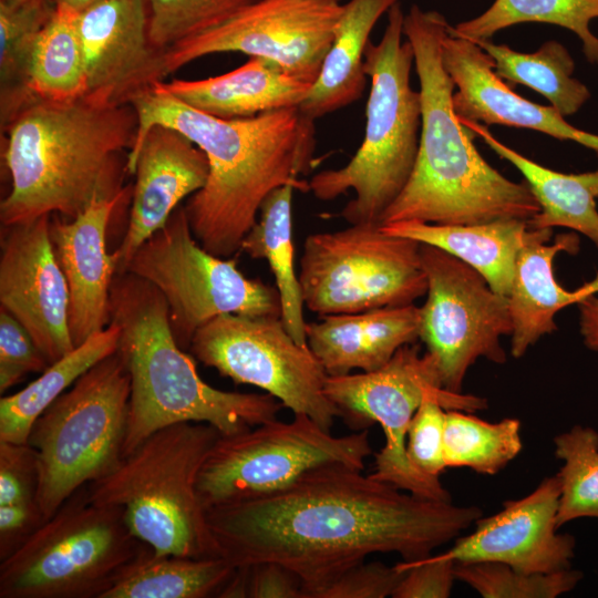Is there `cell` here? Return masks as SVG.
<instances>
[{"label": "cell", "mask_w": 598, "mask_h": 598, "mask_svg": "<svg viewBox=\"0 0 598 598\" xmlns=\"http://www.w3.org/2000/svg\"><path fill=\"white\" fill-rule=\"evenodd\" d=\"M131 105L138 120L132 148L152 126L164 125L205 153L206 184L184 207L195 238L213 255L228 258L240 250L262 202L276 188L290 184L309 192V182L300 176L313 167L316 127L299 107L220 118L187 105L158 82Z\"/></svg>", "instance_id": "obj_2"}, {"label": "cell", "mask_w": 598, "mask_h": 598, "mask_svg": "<svg viewBox=\"0 0 598 598\" xmlns=\"http://www.w3.org/2000/svg\"><path fill=\"white\" fill-rule=\"evenodd\" d=\"M372 453L367 430L333 436L306 414L220 435L198 475L205 511L281 491L305 473L330 464L364 468Z\"/></svg>", "instance_id": "obj_13"}, {"label": "cell", "mask_w": 598, "mask_h": 598, "mask_svg": "<svg viewBox=\"0 0 598 598\" xmlns=\"http://www.w3.org/2000/svg\"><path fill=\"white\" fill-rule=\"evenodd\" d=\"M188 350L223 377L262 389L327 431L342 417L324 393L328 375L321 363L308 344L289 334L280 317L218 316L196 331Z\"/></svg>", "instance_id": "obj_14"}, {"label": "cell", "mask_w": 598, "mask_h": 598, "mask_svg": "<svg viewBox=\"0 0 598 598\" xmlns=\"http://www.w3.org/2000/svg\"><path fill=\"white\" fill-rule=\"evenodd\" d=\"M343 464L313 468L288 487L206 511L219 556L235 567L272 561L318 598L374 553L429 557L482 516L477 506L417 497Z\"/></svg>", "instance_id": "obj_1"}, {"label": "cell", "mask_w": 598, "mask_h": 598, "mask_svg": "<svg viewBox=\"0 0 598 598\" xmlns=\"http://www.w3.org/2000/svg\"><path fill=\"white\" fill-rule=\"evenodd\" d=\"M420 307L414 303L355 313L320 317L307 322V344L328 377L359 369L371 372L419 339Z\"/></svg>", "instance_id": "obj_23"}, {"label": "cell", "mask_w": 598, "mask_h": 598, "mask_svg": "<svg viewBox=\"0 0 598 598\" xmlns=\"http://www.w3.org/2000/svg\"><path fill=\"white\" fill-rule=\"evenodd\" d=\"M255 0H146L151 43L166 50L205 32Z\"/></svg>", "instance_id": "obj_39"}, {"label": "cell", "mask_w": 598, "mask_h": 598, "mask_svg": "<svg viewBox=\"0 0 598 598\" xmlns=\"http://www.w3.org/2000/svg\"><path fill=\"white\" fill-rule=\"evenodd\" d=\"M560 482L544 478L528 495L506 501L494 515L480 517L475 529L455 538L435 559L455 563L494 561L527 574L571 568L575 537L558 533Z\"/></svg>", "instance_id": "obj_19"}, {"label": "cell", "mask_w": 598, "mask_h": 598, "mask_svg": "<svg viewBox=\"0 0 598 598\" xmlns=\"http://www.w3.org/2000/svg\"><path fill=\"white\" fill-rule=\"evenodd\" d=\"M49 228V215L3 226L0 305L28 330L52 363L75 347L69 329V288Z\"/></svg>", "instance_id": "obj_17"}, {"label": "cell", "mask_w": 598, "mask_h": 598, "mask_svg": "<svg viewBox=\"0 0 598 598\" xmlns=\"http://www.w3.org/2000/svg\"><path fill=\"white\" fill-rule=\"evenodd\" d=\"M235 569L221 556H157L150 548L102 598L219 597Z\"/></svg>", "instance_id": "obj_31"}, {"label": "cell", "mask_w": 598, "mask_h": 598, "mask_svg": "<svg viewBox=\"0 0 598 598\" xmlns=\"http://www.w3.org/2000/svg\"><path fill=\"white\" fill-rule=\"evenodd\" d=\"M158 85L187 105L227 120L299 107L312 86L275 62L258 56H250L239 68L221 75L159 81Z\"/></svg>", "instance_id": "obj_25"}, {"label": "cell", "mask_w": 598, "mask_h": 598, "mask_svg": "<svg viewBox=\"0 0 598 598\" xmlns=\"http://www.w3.org/2000/svg\"><path fill=\"white\" fill-rule=\"evenodd\" d=\"M4 1H8V2H19V1H22V0H4Z\"/></svg>", "instance_id": "obj_49"}, {"label": "cell", "mask_w": 598, "mask_h": 598, "mask_svg": "<svg viewBox=\"0 0 598 598\" xmlns=\"http://www.w3.org/2000/svg\"><path fill=\"white\" fill-rule=\"evenodd\" d=\"M220 435L203 422L162 427L110 474L90 483L89 497L122 507L131 532L157 556H219L198 497L197 480Z\"/></svg>", "instance_id": "obj_7"}, {"label": "cell", "mask_w": 598, "mask_h": 598, "mask_svg": "<svg viewBox=\"0 0 598 598\" xmlns=\"http://www.w3.org/2000/svg\"><path fill=\"white\" fill-rule=\"evenodd\" d=\"M39 465L28 443L0 441V505L38 503Z\"/></svg>", "instance_id": "obj_43"}, {"label": "cell", "mask_w": 598, "mask_h": 598, "mask_svg": "<svg viewBox=\"0 0 598 598\" xmlns=\"http://www.w3.org/2000/svg\"><path fill=\"white\" fill-rule=\"evenodd\" d=\"M520 422L506 417L484 421L472 412L446 410L444 458L447 467H468L476 473L495 475L522 451Z\"/></svg>", "instance_id": "obj_35"}, {"label": "cell", "mask_w": 598, "mask_h": 598, "mask_svg": "<svg viewBox=\"0 0 598 598\" xmlns=\"http://www.w3.org/2000/svg\"><path fill=\"white\" fill-rule=\"evenodd\" d=\"M400 0H350L334 28L320 73L299 110L317 118L358 101L367 84L364 51L378 20Z\"/></svg>", "instance_id": "obj_28"}, {"label": "cell", "mask_w": 598, "mask_h": 598, "mask_svg": "<svg viewBox=\"0 0 598 598\" xmlns=\"http://www.w3.org/2000/svg\"><path fill=\"white\" fill-rule=\"evenodd\" d=\"M130 373L117 351L82 374L34 422L28 439L39 465L38 504L48 520L79 488L123 458Z\"/></svg>", "instance_id": "obj_9"}, {"label": "cell", "mask_w": 598, "mask_h": 598, "mask_svg": "<svg viewBox=\"0 0 598 598\" xmlns=\"http://www.w3.org/2000/svg\"><path fill=\"white\" fill-rule=\"evenodd\" d=\"M473 42L491 56L502 80L535 90L563 116L578 112L590 97L588 87L573 78L575 62L570 53L555 40L546 41L534 53L516 52L489 39Z\"/></svg>", "instance_id": "obj_32"}, {"label": "cell", "mask_w": 598, "mask_h": 598, "mask_svg": "<svg viewBox=\"0 0 598 598\" xmlns=\"http://www.w3.org/2000/svg\"><path fill=\"white\" fill-rule=\"evenodd\" d=\"M109 308L120 331L116 351L131 378L123 457L174 423H208L231 435L277 419L283 405L272 395L223 391L199 377L175 340L165 298L151 282L115 274Z\"/></svg>", "instance_id": "obj_5"}, {"label": "cell", "mask_w": 598, "mask_h": 598, "mask_svg": "<svg viewBox=\"0 0 598 598\" xmlns=\"http://www.w3.org/2000/svg\"><path fill=\"white\" fill-rule=\"evenodd\" d=\"M123 199L97 200L75 218H50L52 247L69 288V329L74 347L110 322L116 265L107 252L106 236Z\"/></svg>", "instance_id": "obj_22"}, {"label": "cell", "mask_w": 598, "mask_h": 598, "mask_svg": "<svg viewBox=\"0 0 598 598\" xmlns=\"http://www.w3.org/2000/svg\"><path fill=\"white\" fill-rule=\"evenodd\" d=\"M381 228L392 235L440 248L478 271L507 297L520 249L536 234L527 220L498 219L468 225L399 220Z\"/></svg>", "instance_id": "obj_26"}, {"label": "cell", "mask_w": 598, "mask_h": 598, "mask_svg": "<svg viewBox=\"0 0 598 598\" xmlns=\"http://www.w3.org/2000/svg\"><path fill=\"white\" fill-rule=\"evenodd\" d=\"M443 403L426 398L414 413L406 434V454L413 466L425 475L440 477L447 468L444 458Z\"/></svg>", "instance_id": "obj_40"}, {"label": "cell", "mask_w": 598, "mask_h": 598, "mask_svg": "<svg viewBox=\"0 0 598 598\" xmlns=\"http://www.w3.org/2000/svg\"><path fill=\"white\" fill-rule=\"evenodd\" d=\"M551 228L536 229L535 236L520 249L511 286L508 309L512 320L511 354L522 358L544 336L557 329L555 316L587 296L581 288L569 291L554 275V259L579 249L575 234H560L553 244Z\"/></svg>", "instance_id": "obj_24"}, {"label": "cell", "mask_w": 598, "mask_h": 598, "mask_svg": "<svg viewBox=\"0 0 598 598\" xmlns=\"http://www.w3.org/2000/svg\"><path fill=\"white\" fill-rule=\"evenodd\" d=\"M342 4L329 0H255L220 24L164 50L167 75L205 55L241 52L313 84Z\"/></svg>", "instance_id": "obj_16"}, {"label": "cell", "mask_w": 598, "mask_h": 598, "mask_svg": "<svg viewBox=\"0 0 598 598\" xmlns=\"http://www.w3.org/2000/svg\"><path fill=\"white\" fill-rule=\"evenodd\" d=\"M598 18V0H495L480 16L448 25L450 35L468 40L491 39L496 32L519 23L559 25L577 34L585 58L598 65V38L589 29Z\"/></svg>", "instance_id": "obj_34"}, {"label": "cell", "mask_w": 598, "mask_h": 598, "mask_svg": "<svg viewBox=\"0 0 598 598\" xmlns=\"http://www.w3.org/2000/svg\"><path fill=\"white\" fill-rule=\"evenodd\" d=\"M126 169L135 175L128 225L112 254L116 274L135 251L168 220L181 202L204 187L208 177L205 153L178 131L152 126L130 150Z\"/></svg>", "instance_id": "obj_20"}, {"label": "cell", "mask_w": 598, "mask_h": 598, "mask_svg": "<svg viewBox=\"0 0 598 598\" xmlns=\"http://www.w3.org/2000/svg\"><path fill=\"white\" fill-rule=\"evenodd\" d=\"M55 6H66L75 11H82L85 8L93 6L103 0H52Z\"/></svg>", "instance_id": "obj_48"}, {"label": "cell", "mask_w": 598, "mask_h": 598, "mask_svg": "<svg viewBox=\"0 0 598 598\" xmlns=\"http://www.w3.org/2000/svg\"><path fill=\"white\" fill-rule=\"evenodd\" d=\"M404 13L400 2L388 11L379 43L369 42L363 70L371 79L363 141L342 167L315 174L309 192L332 200L348 190L355 196L341 216L350 224H378L401 194L415 166L421 134V95L411 87L414 64L411 43L402 41Z\"/></svg>", "instance_id": "obj_6"}, {"label": "cell", "mask_w": 598, "mask_h": 598, "mask_svg": "<svg viewBox=\"0 0 598 598\" xmlns=\"http://www.w3.org/2000/svg\"><path fill=\"white\" fill-rule=\"evenodd\" d=\"M426 300L420 307L419 339L435 359L445 390L462 393L468 369L481 358L503 364L501 338L511 336L508 299L474 268L421 244Z\"/></svg>", "instance_id": "obj_15"}, {"label": "cell", "mask_w": 598, "mask_h": 598, "mask_svg": "<svg viewBox=\"0 0 598 598\" xmlns=\"http://www.w3.org/2000/svg\"><path fill=\"white\" fill-rule=\"evenodd\" d=\"M555 455L563 461L557 525L578 518H598V432L584 425L554 437Z\"/></svg>", "instance_id": "obj_37"}, {"label": "cell", "mask_w": 598, "mask_h": 598, "mask_svg": "<svg viewBox=\"0 0 598 598\" xmlns=\"http://www.w3.org/2000/svg\"><path fill=\"white\" fill-rule=\"evenodd\" d=\"M420 247L378 224L309 235L299 271L305 307L322 317L414 303L427 290Z\"/></svg>", "instance_id": "obj_11"}, {"label": "cell", "mask_w": 598, "mask_h": 598, "mask_svg": "<svg viewBox=\"0 0 598 598\" xmlns=\"http://www.w3.org/2000/svg\"><path fill=\"white\" fill-rule=\"evenodd\" d=\"M455 561L429 557L400 561L395 567L405 571L394 589L393 598H447L451 596Z\"/></svg>", "instance_id": "obj_45"}, {"label": "cell", "mask_w": 598, "mask_h": 598, "mask_svg": "<svg viewBox=\"0 0 598 598\" xmlns=\"http://www.w3.org/2000/svg\"><path fill=\"white\" fill-rule=\"evenodd\" d=\"M287 184L272 190L262 202L256 223L244 237L240 250L251 258L266 259L275 276L280 298V319L289 334L307 346L299 275L295 269L292 241V196Z\"/></svg>", "instance_id": "obj_29"}, {"label": "cell", "mask_w": 598, "mask_h": 598, "mask_svg": "<svg viewBox=\"0 0 598 598\" xmlns=\"http://www.w3.org/2000/svg\"><path fill=\"white\" fill-rule=\"evenodd\" d=\"M324 393L351 423H379L385 436L375 454L373 478L391 484L417 497L452 502L440 477L423 474L406 454V434L411 420L429 396L437 398L446 410L475 412L487 409V400L454 393L442 385L435 359L421 353L419 344L400 348L391 360L371 372L328 377Z\"/></svg>", "instance_id": "obj_10"}, {"label": "cell", "mask_w": 598, "mask_h": 598, "mask_svg": "<svg viewBox=\"0 0 598 598\" xmlns=\"http://www.w3.org/2000/svg\"><path fill=\"white\" fill-rule=\"evenodd\" d=\"M441 55L457 87L453 107L458 120L534 130L598 152V135L570 125L551 105H539L518 95L495 73L493 60L475 42L447 32Z\"/></svg>", "instance_id": "obj_21"}, {"label": "cell", "mask_w": 598, "mask_h": 598, "mask_svg": "<svg viewBox=\"0 0 598 598\" xmlns=\"http://www.w3.org/2000/svg\"><path fill=\"white\" fill-rule=\"evenodd\" d=\"M137 127L131 104L31 96L4 123L11 189L0 203L2 226L51 214L71 219L97 200L124 198L121 155Z\"/></svg>", "instance_id": "obj_3"}, {"label": "cell", "mask_w": 598, "mask_h": 598, "mask_svg": "<svg viewBox=\"0 0 598 598\" xmlns=\"http://www.w3.org/2000/svg\"><path fill=\"white\" fill-rule=\"evenodd\" d=\"M448 22L434 10L413 4L404 16L420 81L421 134L412 175L381 225L419 220L468 225L498 219L529 220L540 210L527 183H516L492 167L473 144L475 134L453 107L455 84L441 55Z\"/></svg>", "instance_id": "obj_4"}, {"label": "cell", "mask_w": 598, "mask_h": 598, "mask_svg": "<svg viewBox=\"0 0 598 598\" xmlns=\"http://www.w3.org/2000/svg\"><path fill=\"white\" fill-rule=\"evenodd\" d=\"M150 548L85 485L0 561V598H102Z\"/></svg>", "instance_id": "obj_8"}, {"label": "cell", "mask_w": 598, "mask_h": 598, "mask_svg": "<svg viewBox=\"0 0 598 598\" xmlns=\"http://www.w3.org/2000/svg\"><path fill=\"white\" fill-rule=\"evenodd\" d=\"M44 522L38 503L0 505V561L14 554Z\"/></svg>", "instance_id": "obj_46"}, {"label": "cell", "mask_w": 598, "mask_h": 598, "mask_svg": "<svg viewBox=\"0 0 598 598\" xmlns=\"http://www.w3.org/2000/svg\"><path fill=\"white\" fill-rule=\"evenodd\" d=\"M78 13L66 6H56L37 35L27 66V89L32 95L53 101L84 95L85 73Z\"/></svg>", "instance_id": "obj_33"}, {"label": "cell", "mask_w": 598, "mask_h": 598, "mask_svg": "<svg viewBox=\"0 0 598 598\" xmlns=\"http://www.w3.org/2000/svg\"><path fill=\"white\" fill-rule=\"evenodd\" d=\"M85 92L101 104L124 105L164 81V50L148 37L146 0H103L78 13Z\"/></svg>", "instance_id": "obj_18"}, {"label": "cell", "mask_w": 598, "mask_h": 598, "mask_svg": "<svg viewBox=\"0 0 598 598\" xmlns=\"http://www.w3.org/2000/svg\"><path fill=\"white\" fill-rule=\"evenodd\" d=\"M454 573L484 598H556L571 591L582 578V573L571 568L527 574L494 561H457Z\"/></svg>", "instance_id": "obj_38"}, {"label": "cell", "mask_w": 598, "mask_h": 598, "mask_svg": "<svg viewBox=\"0 0 598 598\" xmlns=\"http://www.w3.org/2000/svg\"><path fill=\"white\" fill-rule=\"evenodd\" d=\"M577 305L579 307V326L584 343L588 349L598 351V298L590 295L581 299Z\"/></svg>", "instance_id": "obj_47"}, {"label": "cell", "mask_w": 598, "mask_h": 598, "mask_svg": "<svg viewBox=\"0 0 598 598\" xmlns=\"http://www.w3.org/2000/svg\"><path fill=\"white\" fill-rule=\"evenodd\" d=\"M118 336V328L110 322L102 331L52 362L25 388L2 396L0 441L28 443L38 417L90 368L117 350Z\"/></svg>", "instance_id": "obj_30"}, {"label": "cell", "mask_w": 598, "mask_h": 598, "mask_svg": "<svg viewBox=\"0 0 598 598\" xmlns=\"http://www.w3.org/2000/svg\"><path fill=\"white\" fill-rule=\"evenodd\" d=\"M329 1H336V2H340V0H329Z\"/></svg>", "instance_id": "obj_50"}, {"label": "cell", "mask_w": 598, "mask_h": 598, "mask_svg": "<svg viewBox=\"0 0 598 598\" xmlns=\"http://www.w3.org/2000/svg\"><path fill=\"white\" fill-rule=\"evenodd\" d=\"M219 598H303V586L290 569L265 561L236 567Z\"/></svg>", "instance_id": "obj_42"}, {"label": "cell", "mask_w": 598, "mask_h": 598, "mask_svg": "<svg viewBox=\"0 0 598 598\" xmlns=\"http://www.w3.org/2000/svg\"><path fill=\"white\" fill-rule=\"evenodd\" d=\"M52 0H0L1 118L7 121L32 94L27 66L34 40L51 19Z\"/></svg>", "instance_id": "obj_36"}, {"label": "cell", "mask_w": 598, "mask_h": 598, "mask_svg": "<svg viewBox=\"0 0 598 598\" xmlns=\"http://www.w3.org/2000/svg\"><path fill=\"white\" fill-rule=\"evenodd\" d=\"M405 571L395 565L365 560L351 567L330 584L318 598H385L392 594Z\"/></svg>", "instance_id": "obj_44"}, {"label": "cell", "mask_w": 598, "mask_h": 598, "mask_svg": "<svg viewBox=\"0 0 598 598\" xmlns=\"http://www.w3.org/2000/svg\"><path fill=\"white\" fill-rule=\"evenodd\" d=\"M458 121L524 176L540 207L528 220L530 228H569L585 235L598 247V169L580 174L553 171L498 141L486 125Z\"/></svg>", "instance_id": "obj_27"}, {"label": "cell", "mask_w": 598, "mask_h": 598, "mask_svg": "<svg viewBox=\"0 0 598 598\" xmlns=\"http://www.w3.org/2000/svg\"><path fill=\"white\" fill-rule=\"evenodd\" d=\"M123 271L151 282L162 293L183 350L189 349L199 328L218 316L280 317L277 288L245 277L235 259L207 251L195 238L184 206L142 244Z\"/></svg>", "instance_id": "obj_12"}, {"label": "cell", "mask_w": 598, "mask_h": 598, "mask_svg": "<svg viewBox=\"0 0 598 598\" xmlns=\"http://www.w3.org/2000/svg\"><path fill=\"white\" fill-rule=\"evenodd\" d=\"M50 364L28 330L0 308V392L21 382L28 373H42Z\"/></svg>", "instance_id": "obj_41"}]
</instances>
